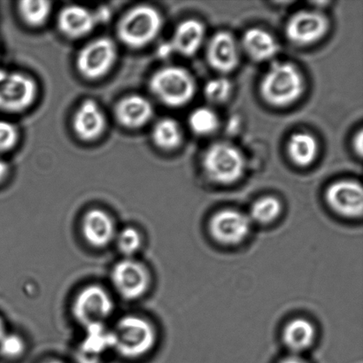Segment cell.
<instances>
[{
  "mask_svg": "<svg viewBox=\"0 0 363 363\" xmlns=\"http://www.w3.org/2000/svg\"><path fill=\"white\" fill-rule=\"evenodd\" d=\"M113 351L123 358L137 360L150 354L157 343V332L148 319L128 315L112 329Z\"/></svg>",
  "mask_w": 363,
  "mask_h": 363,
  "instance_id": "6da1fadb",
  "label": "cell"
},
{
  "mask_svg": "<svg viewBox=\"0 0 363 363\" xmlns=\"http://www.w3.org/2000/svg\"><path fill=\"white\" fill-rule=\"evenodd\" d=\"M162 13L155 6L138 5L128 10L117 24L121 43L130 49H141L157 38L162 30Z\"/></svg>",
  "mask_w": 363,
  "mask_h": 363,
  "instance_id": "7a4b0ae2",
  "label": "cell"
},
{
  "mask_svg": "<svg viewBox=\"0 0 363 363\" xmlns=\"http://www.w3.org/2000/svg\"><path fill=\"white\" fill-rule=\"evenodd\" d=\"M304 90V79L293 63L273 62L263 76L259 91L268 104L284 108L293 104Z\"/></svg>",
  "mask_w": 363,
  "mask_h": 363,
  "instance_id": "3957f363",
  "label": "cell"
},
{
  "mask_svg": "<svg viewBox=\"0 0 363 363\" xmlns=\"http://www.w3.org/2000/svg\"><path fill=\"white\" fill-rule=\"evenodd\" d=\"M149 90L163 105L169 108H181L194 97V77L184 67H163L152 74Z\"/></svg>",
  "mask_w": 363,
  "mask_h": 363,
  "instance_id": "277c9868",
  "label": "cell"
},
{
  "mask_svg": "<svg viewBox=\"0 0 363 363\" xmlns=\"http://www.w3.org/2000/svg\"><path fill=\"white\" fill-rule=\"evenodd\" d=\"M202 168L209 180L228 185L241 179L245 162L240 149L226 142H218L210 145L203 155Z\"/></svg>",
  "mask_w": 363,
  "mask_h": 363,
  "instance_id": "5b68a950",
  "label": "cell"
},
{
  "mask_svg": "<svg viewBox=\"0 0 363 363\" xmlns=\"http://www.w3.org/2000/svg\"><path fill=\"white\" fill-rule=\"evenodd\" d=\"M116 304L111 294L99 284H89L74 296L71 312L78 325L87 327L106 325L115 311Z\"/></svg>",
  "mask_w": 363,
  "mask_h": 363,
  "instance_id": "8992f818",
  "label": "cell"
},
{
  "mask_svg": "<svg viewBox=\"0 0 363 363\" xmlns=\"http://www.w3.org/2000/svg\"><path fill=\"white\" fill-rule=\"evenodd\" d=\"M112 286L123 300H140L152 286L150 269L135 258H123L113 265L110 274Z\"/></svg>",
  "mask_w": 363,
  "mask_h": 363,
  "instance_id": "52a82bcc",
  "label": "cell"
},
{
  "mask_svg": "<svg viewBox=\"0 0 363 363\" xmlns=\"http://www.w3.org/2000/svg\"><path fill=\"white\" fill-rule=\"evenodd\" d=\"M117 48L111 38L102 37L85 45L78 52L76 67L84 79H101L115 66Z\"/></svg>",
  "mask_w": 363,
  "mask_h": 363,
  "instance_id": "ba28073f",
  "label": "cell"
},
{
  "mask_svg": "<svg viewBox=\"0 0 363 363\" xmlns=\"http://www.w3.org/2000/svg\"><path fill=\"white\" fill-rule=\"evenodd\" d=\"M38 84L33 77L21 72L9 73L0 83V110L6 113L24 112L38 97Z\"/></svg>",
  "mask_w": 363,
  "mask_h": 363,
  "instance_id": "9c48e42d",
  "label": "cell"
},
{
  "mask_svg": "<svg viewBox=\"0 0 363 363\" xmlns=\"http://www.w3.org/2000/svg\"><path fill=\"white\" fill-rule=\"evenodd\" d=\"M329 21L315 10H301L289 18L286 25L288 40L297 45H308L320 40L326 34Z\"/></svg>",
  "mask_w": 363,
  "mask_h": 363,
  "instance_id": "30bf717a",
  "label": "cell"
},
{
  "mask_svg": "<svg viewBox=\"0 0 363 363\" xmlns=\"http://www.w3.org/2000/svg\"><path fill=\"white\" fill-rule=\"evenodd\" d=\"M251 220L245 213L234 209H224L210 220V231L213 238L223 245H234L247 238Z\"/></svg>",
  "mask_w": 363,
  "mask_h": 363,
  "instance_id": "8fae6325",
  "label": "cell"
},
{
  "mask_svg": "<svg viewBox=\"0 0 363 363\" xmlns=\"http://www.w3.org/2000/svg\"><path fill=\"white\" fill-rule=\"evenodd\" d=\"M117 231L115 219L106 210H88L81 220V233L84 240L95 249H104L112 245Z\"/></svg>",
  "mask_w": 363,
  "mask_h": 363,
  "instance_id": "7c38bea8",
  "label": "cell"
},
{
  "mask_svg": "<svg viewBox=\"0 0 363 363\" xmlns=\"http://www.w3.org/2000/svg\"><path fill=\"white\" fill-rule=\"evenodd\" d=\"M326 201L334 211L345 217L362 215L363 191L357 182L344 180L337 182L327 189Z\"/></svg>",
  "mask_w": 363,
  "mask_h": 363,
  "instance_id": "4fadbf2b",
  "label": "cell"
},
{
  "mask_svg": "<svg viewBox=\"0 0 363 363\" xmlns=\"http://www.w3.org/2000/svg\"><path fill=\"white\" fill-rule=\"evenodd\" d=\"M206 60L217 72H233L240 63V48L236 39L229 32H217L208 42Z\"/></svg>",
  "mask_w": 363,
  "mask_h": 363,
  "instance_id": "5bb4252c",
  "label": "cell"
},
{
  "mask_svg": "<svg viewBox=\"0 0 363 363\" xmlns=\"http://www.w3.org/2000/svg\"><path fill=\"white\" fill-rule=\"evenodd\" d=\"M73 130L79 140L92 142L99 140L106 129L105 113L94 99H85L74 113Z\"/></svg>",
  "mask_w": 363,
  "mask_h": 363,
  "instance_id": "9a60e30c",
  "label": "cell"
},
{
  "mask_svg": "<svg viewBox=\"0 0 363 363\" xmlns=\"http://www.w3.org/2000/svg\"><path fill=\"white\" fill-rule=\"evenodd\" d=\"M99 21L98 12L85 6L71 5L60 10L57 24L66 38L79 39L91 34Z\"/></svg>",
  "mask_w": 363,
  "mask_h": 363,
  "instance_id": "2e32d148",
  "label": "cell"
},
{
  "mask_svg": "<svg viewBox=\"0 0 363 363\" xmlns=\"http://www.w3.org/2000/svg\"><path fill=\"white\" fill-rule=\"evenodd\" d=\"M155 109L150 101L143 96L133 94L116 103L115 116L121 126L138 130L147 125L154 116Z\"/></svg>",
  "mask_w": 363,
  "mask_h": 363,
  "instance_id": "e0dca14e",
  "label": "cell"
},
{
  "mask_svg": "<svg viewBox=\"0 0 363 363\" xmlns=\"http://www.w3.org/2000/svg\"><path fill=\"white\" fill-rule=\"evenodd\" d=\"M84 332L77 352L80 363H99L103 355L113 351L112 329L106 325L87 327Z\"/></svg>",
  "mask_w": 363,
  "mask_h": 363,
  "instance_id": "ac0fdd59",
  "label": "cell"
},
{
  "mask_svg": "<svg viewBox=\"0 0 363 363\" xmlns=\"http://www.w3.org/2000/svg\"><path fill=\"white\" fill-rule=\"evenodd\" d=\"M206 30L201 21L190 19L182 21L169 41L174 52L191 57L197 52L204 42Z\"/></svg>",
  "mask_w": 363,
  "mask_h": 363,
  "instance_id": "d6986e66",
  "label": "cell"
},
{
  "mask_svg": "<svg viewBox=\"0 0 363 363\" xmlns=\"http://www.w3.org/2000/svg\"><path fill=\"white\" fill-rule=\"evenodd\" d=\"M245 53L256 62H267L277 55L279 46L275 38L259 28H249L242 38Z\"/></svg>",
  "mask_w": 363,
  "mask_h": 363,
  "instance_id": "ffe728a7",
  "label": "cell"
},
{
  "mask_svg": "<svg viewBox=\"0 0 363 363\" xmlns=\"http://www.w3.org/2000/svg\"><path fill=\"white\" fill-rule=\"evenodd\" d=\"M287 152L294 164L304 168L312 164L318 156V140L307 133H294L288 141Z\"/></svg>",
  "mask_w": 363,
  "mask_h": 363,
  "instance_id": "44dd1931",
  "label": "cell"
},
{
  "mask_svg": "<svg viewBox=\"0 0 363 363\" xmlns=\"http://www.w3.org/2000/svg\"><path fill=\"white\" fill-rule=\"evenodd\" d=\"M315 337V327L303 318L291 321L284 330V344L294 353L307 350L314 343Z\"/></svg>",
  "mask_w": 363,
  "mask_h": 363,
  "instance_id": "7402d4cb",
  "label": "cell"
},
{
  "mask_svg": "<svg viewBox=\"0 0 363 363\" xmlns=\"http://www.w3.org/2000/svg\"><path fill=\"white\" fill-rule=\"evenodd\" d=\"M151 136L155 147L163 151L175 150L183 140L179 123L168 117L159 120L155 124Z\"/></svg>",
  "mask_w": 363,
  "mask_h": 363,
  "instance_id": "603a6c76",
  "label": "cell"
},
{
  "mask_svg": "<svg viewBox=\"0 0 363 363\" xmlns=\"http://www.w3.org/2000/svg\"><path fill=\"white\" fill-rule=\"evenodd\" d=\"M18 12L28 27L39 28L51 16L52 3L46 0H23L18 4Z\"/></svg>",
  "mask_w": 363,
  "mask_h": 363,
  "instance_id": "cb8c5ba5",
  "label": "cell"
},
{
  "mask_svg": "<svg viewBox=\"0 0 363 363\" xmlns=\"http://www.w3.org/2000/svg\"><path fill=\"white\" fill-rule=\"evenodd\" d=\"M113 243L123 258H134L143 248V234L136 227L126 226L117 231Z\"/></svg>",
  "mask_w": 363,
  "mask_h": 363,
  "instance_id": "d4e9b609",
  "label": "cell"
},
{
  "mask_svg": "<svg viewBox=\"0 0 363 363\" xmlns=\"http://www.w3.org/2000/svg\"><path fill=\"white\" fill-rule=\"evenodd\" d=\"M188 123L192 133L199 136H208L219 127L218 116L209 108L195 109L189 116Z\"/></svg>",
  "mask_w": 363,
  "mask_h": 363,
  "instance_id": "484cf974",
  "label": "cell"
},
{
  "mask_svg": "<svg viewBox=\"0 0 363 363\" xmlns=\"http://www.w3.org/2000/svg\"><path fill=\"white\" fill-rule=\"evenodd\" d=\"M281 209H282V206L277 198H262L252 204L249 218L252 223L269 224L279 216Z\"/></svg>",
  "mask_w": 363,
  "mask_h": 363,
  "instance_id": "4316f807",
  "label": "cell"
},
{
  "mask_svg": "<svg viewBox=\"0 0 363 363\" xmlns=\"http://www.w3.org/2000/svg\"><path fill=\"white\" fill-rule=\"evenodd\" d=\"M231 94H233V84L225 77L213 78L205 84V98L212 104H223L230 99Z\"/></svg>",
  "mask_w": 363,
  "mask_h": 363,
  "instance_id": "83f0119b",
  "label": "cell"
},
{
  "mask_svg": "<svg viewBox=\"0 0 363 363\" xmlns=\"http://www.w3.org/2000/svg\"><path fill=\"white\" fill-rule=\"evenodd\" d=\"M26 350V341L19 334L6 332L0 339V357L6 360H18Z\"/></svg>",
  "mask_w": 363,
  "mask_h": 363,
  "instance_id": "f1b7e54d",
  "label": "cell"
},
{
  "mask_svg": "<svg viewBox=\"0 0 363 363\" xmlns=\"http://www.w3.org/2000/svg\"><path fill=\"white\" fill-rule=\"evenodd\" d=\"M19 140V131L12 123L0 120V154L12 150Z\"/></svg>",
  "mask_w": 363,
  "mask_h": 363,
  "instance_id": "f546056e",
  "label": "cell"
},
{
  "mask_svg": "<svg viewBox=\"0 0 363 363\" xmlns=\"http://www.w3.org/2000/svg\"><path fill=\"white\" fill-rule=\"evenodd\" d=\"M353 145L354 151L357 152V154L362 157V148H363V133L362 130H359V133L355 135L353 141Z\"/></svg>",
  "mask_w": 363,
  "mask_h": 363,
  "instance_id": "4dcf8cb0",
  "label": "cell"
},
{
  "mask_svg": "<svg viewBox=\"0 0 363 363\" xmlns=\"http://www.w3.org/2000/svg\"><path fill=\"white\" fill-rule=\"evenodd\" d=\"M9 165L7 164V162L0 160V184L5 182L7 177H9Z\"/></svg>",
  "mask_w": 363,
  "mask_h": 363,
  "instance_id": "1f68e13d",
  "label": "cell"
},
{
  "mask_svg": "<svg viewBox=\"0 0 363 363\" xmlns=\"http://www.w3.org/2000/svg\"><path fill=\"white\" fill-rule=\"evenodd\" d=\"M173 52H174L169 42L166 43V44L162 45L161 48H159L160 56L165 57V58Z\"/></svg>",
  "mask_w": 363,
  "mask_h": 363,
  "instance_id": "d6a6232c",
  "label": "cell"
},
{
  "mask_svg": "<svg viewBox=\"0 0 363 363\" xmlns=\"http://www.w3.org/2000/svg\"><path fill=\"white\" fill-rule=\"evenodd\" d=\"M280 363H307L303 359H301L296 355H291V357L284 358Z\"/></svg>",
  "mask_w": 363,
  "mask_h": 363,
  "instance_id": "836d02e7",
  "label": "cell"
},
{
  "mask_svg": "<svg viewBox=\"0 0 363 363\" xmlns=\"http://www.w3.org/2000/svg\"><path fill=\"white\" fill-rule=\"evenodd\" d=\"M6 333V323L4 322L1 316H0V339L4 336V334Z\"/></svg>",
  "mask_w": 363,
  "mask_h": 363,
  "instance_id": "e575fe53",
  "label": "cell"
},
{
  "mask_svg": "<svg viewBox=\"0 0 363 363\" xmlns=\"http://www.w3.org/2000/svg\"><path fill=\"white\" fill-rule=\"evenodd\" d=\"M42 363H64V362H62V361H58V360H49V361H45L44 362H42Z\"/></svg>",
  "mask_w": 363,
  "mask_h": 363,
  "instance_id": "d590c367",
  "label": "cell"
}]
</instances>
